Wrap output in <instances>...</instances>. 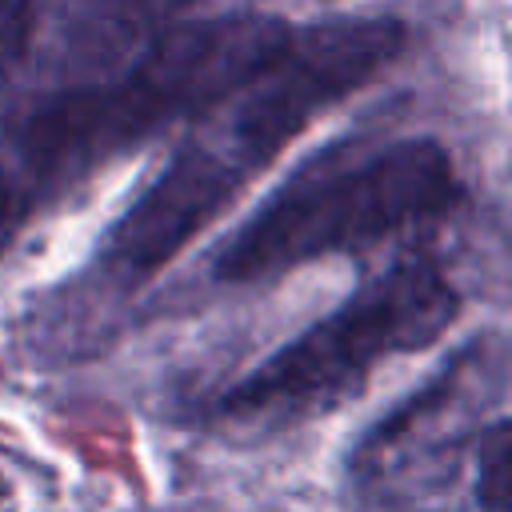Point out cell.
<instances>
[{"instance_id":"277c9868","label":"cell","mask_w":512,"mask_h":512,"mask_svg":"<svg viewBox=\"0 0 512 512\" xmlns=\"http://www.w3.org/2000/svg\"><path fill=\"white\" fill-rule=\"evenodd\" d=\"M192 0H76L72 48L84 64H108L140 52L156 32L176 24Z\"/></svg>"},{"instance_id":"3957f363","label":"cell","mask_w":512,"mask_h":512,"mask_svg":"<svg viewBox=\"0 0 512 512\" xmlns=\"http://www.w3.org/2000/svg\"><path fill=\"white\" fill-rule=\"evenodd\" d=\"M460 316V292L428 260H396L336 312L236 380L220 412L240 424H288L348 400L384 360L436 344Z\"/></svg>"},{"instance_id":"7a4b0ae2","label":"cell","mask_w":512,"mask_h":512,"mask_svg":"<svg viewBox=\"0 0 512 512\" xmlns=\"http://www.w3.org/2000/svg\"><path fill=\"white\" fill-rule=\"evenodd\" d=\"M460 180L436 140H396L364 156H316L280 184L212 260L216 280H268L308 260L372 248L452 212Z\"/></svg>"},{"instance_id":"8992f818","label":"cell","mask_w":512,"mask_h":512,"mask_svg":"<svg viewBox=\"0 0 512 512\" xmlns=\"http://www.w3.org/2000/svg\"><path fill=\"white\" fill-rule=\"evenodd\" d=\"M44 0H0V80L24 60Z\"/></svg>"},{"instance_id":"6da1fadb","label":"cell","mask_w":512,"mask_h":512,"mask_svg":"<svg viewBox=\"0 0 512 512\" xmlns=\"http://www.w3.org/2000/svg\"><path fill=\"white\" fill-rule=\"evenodd\" d=\"M400 48L404 28L392 20L292 32L268 68L192 120L164 172L112 224L104 264L124 280L160 272L324 108L368 84Z\"/></svg>"},{"instance_id":"5b68a950","label":"cell","mask_w":512,"mask_h":512,"mask_svg":"<svg viewBox=\"0 0 512 512\" xmlns=\"http://www.w3.org/2000/svg\"><path fill=\"white\" fill-rule=\"evenodd\" d=\"M476 504L484 512H512V420L496 416L488 428H480L476 448Z\"/></svg>"}]
</instances>
